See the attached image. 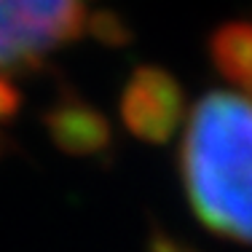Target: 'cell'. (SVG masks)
Instances as JSON below:
<instances>
[{"label":"cell","mask_w":252,"mask_h":252,"mask_svg":"<svg viewBox=\"0 0 252 252\" xmlns=\"http://www.w3.org/2000/svg\"><path fill=\"white\" fill-rule=\"evenodd\" d=\"M180 172L199 223L215 236L252 244V97L209 92L196 102Z\"/></svg>","instance_id":"obj_1"},{"label":"cell","mask_w":252,"mask_h":252,"mask_svg":"<svg viewBox=\"0 0 252 252\" xmlns=\"http://www.w3.org/2000/svg\"><path fill=\"white\" fill-rule=\"evenodd\" d=\"M5 151H8V140L3 137V131H0V158L5 156Z\"/></svg>","instance_id":"obj_7"},{"label":"cell","mask_w":252,"mask_h":252,"mask_svg":"<svg viewBox=\"0 0 252 252\" xmlns=\"http://www.w3.org/2000/svg\"><path fill=\"white\" fill-rule=\"evenodd\" d=\"M19 110V92L11 86L5 75H0V121H8Z\"/></svg>","instance_id":"obj_5"},{"label":"cell","mask_w":252,"mask_h":252,"mask_svg":"<svg viewBox=\"0 0 252 252\" xmlns=\"http://www.w3.org/2000/svg\"><path fill=\"white\" fill-rule=\"evenodd\" d=\"M183 92L161 70L134 73L121 97V118L126 129L145 142H166L183 121Z\"/></svg>","instance_id":"obj_3"},{"label":"cell","mask_w":252,"mask_h":252,"mask_svg":"<svg viewBox=\"0 0 252 252\" xmlns=\"http://www.w3.org/2000/svg\"><path fill=\"white\" fill-rule=\"evenodd\" d=\"M54 145L70 156H99L110 145V126L92 105L78 99H64L54 105L46 116Z\"/></svg>","instance_id":"obj_4"},{"label":"cell","mask_w":252,"mask_h":252,"mask_svg":"<svg viewBox=\"0 0 252 252\" xmlns=\"http://www.w3.org/2000/svg\"><path fill=\"white\" fill-rule=\"evenodd\" d=\"M148 252H196L190 247H183L180 242H175L172 236H156L151 242V250Z\"/></svg>","instance_id":"obj_6"},{"label":"cell","mask_w":252,"mask_h":252,"mask_svg":"<svg viewBox=\"0 0 252 252\" xmlns=\"http://www.w3.org/2000/svg\"><path fill=\"white\" fill-rule=\"evenodd\" d=\"M83 22V0H0V75L73 40Z\"/></svg>","instance_id":"obj_2"}]
</instances>
